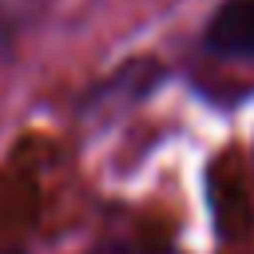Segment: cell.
<instances>
[{"label":"cell","mask_w":254,"mask_h":254,"mask_svg":"<svg viewBox=\"0 0 254 254\" xmlns=\"http://www.w3.org/2000/svg\"><path fill=\"white\" fill-rule=\"evenodd\" d=\"M202 48L218 60H254V0H222L202 28Z\"/></svg>","instance_id":"1"},{"label":"cell","mask_w":254,"mask_h":254,"mask_svg":"<svg viewBox=\"0 0 254 254\" xmlns=\"http://www.w3.org/2000/svg\"><path fill=\"white\" fill-rule=\"evenodd\" d=\"M40 8H44V0H0V56L12 52V44L36 20Z\"/></svg>","instance_id":"2"},{"label":"cell","mask_w":254,"mask_h":254,"mask_svg":"<svg viewBox=\"0 0 254 254\" xmlns=\"http://www.w3.org/2000/svg\"><path fill=\"white\" fill-rule=\"evenodd\" d=\"M83 254H155V250H147V246H135V242H99V246H91V250H83Z\"/></svg>","instance_id":"3"},{"label":"cell","mask_w":254,"mask_h":254,"mask_svg":"<svg viewBox=\"0 0 254 254\" xmlns=\"http://www.w3.org/2000/svg\"><path fill=\"white\" fill-rule=\"evenodd\" d=\"M0 254H24V250H0Z\"/></svg>","instance_id":"4"}]
</instances>
